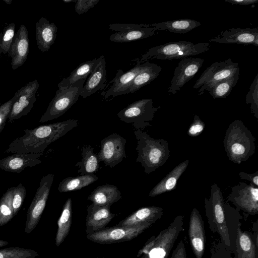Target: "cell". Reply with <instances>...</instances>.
I'll list each match as a JSON object with an SVG mask.
<instances>
[{"label": "cell", "mask_w": 258, "mask_h": 258, "mask_svg": "<svg viewBox=\"0 0 258 258\" xmlns=\"http://www.w3.org/2000/svg\"><path fill=\"white\" fill-rule=\"evenodd\" d=\"M78 124V120L69 119L25 130L24 134L13 141L5 153H43L49 145L64 136Z\"/></svg>", "instance_id": "cell-1"}, {"label": "cell", "mask_w": 258, "mask_h": 258, "mask_svg": "<svg viewBox=\"0 0 258 258\" xmlns=\"http://www.w3.org/2000/svg\"><path fill=\"white\" fill-rule=\"evenodd\" d=\"M134 134L137 140L136 150L138 153L136 161L141 163L145 173L149 174L168 160V143L164 139H154L140 129L136 130Z\"/></svg>", "instance_id": "cell-2"}, {"label": "cell", "mask_w": 258, "mask_h": 258, "mask_svg": "<svg viewBox=\"0 0 258 258\" xmlns=\"http://www.w3.org/2000/svg\"><path fill=\"white\" fill-rule=\"evenodd\" d=\"M255 138L243 122L236 119L227 129L223 141L229 160L240 164L248 160L255 153Z\"/></svg>", "instance_id": "cell-3"}, {"label": "cell", "mask_w": 258, "mask_h": 258, "mask_svg": "<svg viewBox=\"0 0 258 258\" xmlns=\"http://www.w3.org/2000/svg\"><path fill=\"white\" fill-rule=\"evenodd\" d=\"M206 216L211 230L216 231L222 242L231 246L230 237L227 225V214L233 208L224 201L221 190L216 183L211 185V195L205 199Z\"/></svg>", "instance_id": "cell-4"}, {"label": "cell", "mask_w": 258, "mask_h": 258, "mask_svg": "<svg viewBox=\"0 0 258 258\" xmlns=\"http://www.w3.org/2000/svg\"><path fill=\"white\" fill-rule=\"evenodd\" d=\"M210 47L208 42L194 44L185 40L168 42L149 48L136 62L143 63L153 58L169 60L182 59L206 52Z\"/></svg>", "instance_id": "cell-5"}, {"label": "cell", "mask_w": 258, "mask_h": 258, "mask_svg": "<svg viewBox=\"0 0 258 258\" xmlns=\"http://www.w3.org/2000/svg\"><path fill=\"white\" fill-rule=\"evenodd\" d=\"M86 80L77 82L68 88H58L39 122L56 119L66 113L78 101Z\"/></svg>", "instance_id": "cell-6"}, {"label": "cell", "mask_w": 258, "mask_h": 258, "mask_svg": "<svg viewBox=\"0 0 258 258\" xmlns=\"http://www.w3.org/2000/svg\"><path fill=\"white\" fill-rule=\"evenodd\" d=\"M160 108L153 106L151 99L137 100L118 112L117 116L122 121L131 123L136 130H143L151 126L149 121L153 119L155 113Z\"/></svg>", "instance_id": "cell-7"}, {"label": "cell", "mask_w": 258, "mask_h": 258, "mask_svg": "<svg viewBox=\"0 0 258 258\" xmlns=\"http://www.w3.org/2000/svg\"><path fill=\"white\" fill-rule=\"evenodd\" d=\"M53 179V174H48L41 178L27 212L24 229L26 234L33 231L39 223L45 209Z\"/></svg>", "instance_id": "cell-8"}, {"label": "cell", "mask_w": 258, "mask_h": 258, "mask_svg": "<svg viewBox=\"0 0 258 258\" xmlns=\"http://www.w3.org/2000/svg\"><path fill=\"white\" fill-rule=\"evenodd\" d=\"M238 71H239L238 63L233 62L231 58L215 62L206 69L193 88L195 89L200 88L198 93L201 95L216 83L231 76Z\"/></svg>", "instance_id": "cell-9"}, {"label": "cell", "mask_w": 258, "mask_h": 258, "mask_svg": "<svg viewBox=\"0 0 258 258\" xmlns=\"http://www.w3.org/2000/svg\"><path fill=\"white\" fill-rule=\"evenodd\" d=\"M183 225V216L176 217L167 228L160 232L152 248L141 258H168Z\"/></svg>", "instance_id": "cell-10"}, {"label": "cell", "mask_w": 258, "mask_h": 258, "mask_svg": "<svg viewBox=\"0 0 258 258\" xmlns=\"http://www.w3.org/2000/svg\"><path fill=\"white\" fill-rule=\"evenodd\" d=\"M152 225L143 224L131 227L114 226L87 234L89 240L100 244H112L130 241L137 237Z\"/></svg>", "instance_id": "cell-11"}, {"label": "cell", "mask_w": 258, "mask_h": 258, "mask_svg": "<svg viewBox=\"0 0 258 258\" xmlns=\"http://www.w3.org/2000/svg\"><path fill=\"white\" fill-rule=\"evenodd\" d=\"M126 142L124 138L116 133L103 139L97 154L99 162H103L105 166L110 168L119 164L127 157L125 152Z\"/></svg>", "instance_id": "cell-12"}, {"label": "cell", "mask_w": 258, "mask_h": 258, "mask_svg": "<svg viewBox=\"0 0 258 258\" xmlns=\"http://www.w3.org/2000/svg\"><path fill=\"white\" fill-rule=\"evenodd\" d=\"M39 86V84L36 79L27 83L15 93L14 95L15 99L8 117L9 123L30 112L36 100Z\"/></svg>", "instance_id": "cell-13"}, {"label": "cell", "mask_w": 258, "mask_h": 258, "mask_svg": "<svg viewBox=\"0 0 258 258\" xmlns=\"http://www.w3.org/2000/svg\"><path fill=\"white\" fill-rule=\"evenodd\" d=\"M228 199L237 209L250 215L258 213V188L250 183L239 182L232 186Z\"/></svg>", "instance_id": "cell-14"}, {"label": "cell", "mask_w": 258, "mask_h": 258, "mask_svg": "<svg viewBox=\"0 0 258 258\" xmlns=\"http://www.w3.org/2000/svg\"><path fill=\"white\" fill-rule=\"evenodd\" d=\"M204 60L199 57H186L181 59L175 68L171 85L168 88L169 95L177 93L190 80L202 67Z\"/></svg>", "instance_id": "cell-15"}, {"label": "cell", "mask_w": 258, "mask_h": 258, "mask_svg": "<svg viewBox=\"0 0 258 258\" xmlns=\"http://www.w3.org/2000/svg\"><path fill=\"white\" fill-rule=\"evenodd\" d=\"M209 41L224 44L258 46V28H233L221 32Z\"/></svg>", "instance_id": "cell-16"}, {"label": "cell", "mask_w": 258, "mask_h": 258, "mask_svg": "<svg viewBox=\"0 0 258 258\" xmlns=\"http://www.w3.org/2000/svg\"><path fill=\"white\" fill-rule=\"evenodd\" d=\"M29 51L28 32L25 25L22 24L15 34L8 51L11 58L13 70L21 67L26 60Z\"/></svg>", "instance_id": "cell-17"}, {"label": "cell", "mask_w": 258, "mask_h": 258, "mask_svg": "<svg viewBox=\"0 0 258 258\" xmlns=\"http://www.w3.org/2000/svg\"><path fill=\"white\" fill-rule=\"evenodd\" d=\"M145 62L140 63L137 62L135 66L125 73L121 69L118 70L115 77L109 82L110 87L101 95L104 98L112 97L128 93L129 88L138 73L144 67Z\"/></svg>", "instance_id": "cell-18"}, {"label": "cell", "mask_w": 258, "mask_h": 258, "mask_svg": "<svg viewBox=\"0 0 258 258\" xmlns=\"http://www.w3.org/2000/svg\"><path fill=\"white\" fill-rule=\"evenodd\" d=\"M188 235L196 258H203L205 247V231L203 220L196 208H193L190 214Z\"/></svg>", "instance_id": "cell-19"}, {"label": "cell", "mask_w": 258, "mask_h": 258, "mask_svg": "<svg viewBox=\"0 0 258 258\" xmlns=\"http://www.w3.org/2000/svg\"><path fill=\"white\" fill-rule=\"evenodd\" d=\"M86 234H89L105 228L116 215L110 211V206L101 207L91 204L87 206Z\"/></svg>", "instance_id": "cell-20"}, {"label": "cell", "mask_w": 258, "mask_h": 258, "mask_svg": "<svg viewBox=\"0 0 258 258\" xmlns=\"http://www.w3.org/2000/svg\"><path fill=\"white\" fill-rule=\"evenodd\" d=\"M41 154L14 153L0 159V169L6 171L20 173L27 167H32L41 163Z\"/></svg>", "instance_id": "cell-21"}, {"label": "cell", "mask_w": 258, "mask_h": 258, "mask_svg": "<svg viewBox=\"0 0 258 258\" xmlns=\"http://www.w3.org/2000/svg\"><path fill=\"white\" fill-rule=\"evenodd\" d=\"M99 60L92 73L87 79L80 96L86 98L97 91L102 90L106 86L107 71L104 56L99 57Z\"/></svg>", "instance_id": "cell-22"}, {"label": "cell", "mask_w": 258, "mask_h": 258, "mask_svg": "<svg viewBox=\"0 0 258 258\" xmlns=\"http://www.w3.org/2000/svg\"><path fill=\"white\" fill-rule=\"evenodd\" d=\"M163 214L161 207L148 206L142 207L120 221L116 226L131 227L143 224L152 225Z\"/></svg>", "instance_id": "cell-23"}, {"label": "cell", "mask_w": 258, "mask_h": 258, "mask_svg": "<svg viewBox=\"0 0 258 258\" xmlns=\"http://www.w3.org/2000/svg\"><path fill=\"white\" fill-rule=\"evenodd\" d=\"M57 28L45 17H41L36 24L35 36L38 49L42 52L48 51L54 43Z\"/></svg>", "instance_id": "cell-24"}, {"label": "cell", "mask_w": 258, "mask_h": 258, "mask_svg": "<svg viewBox=\"0 0 258 258\" xmlns=\"http://www.w3.org/2000/svg\"><path fill=\"white\" fill-rule=\"evenodd\" d=\"M122 198L121 192L117 186L105 184L97 186L88 196L87 200L96 205L110 206Z\"/></svg>", "instance_id": "cell-25"}, {"label": "cell", "mask_w": 258, "mask_h": 258, "mask_svg": "<svg viewBox=\"0 0 258 258\" xmlns=\"http://www.w3.org/2000/svg\"><path fill=\"white\" fill-rule=\"evenodd\" d=\"M188 164L189 160L186 159L175 166L152 188L149 194V197H154L174 190L176 187L178 180L185 171Z\"/></svg>", "instance_id": "cell-26"}, {"label": "cell", "mask_w": 258, "mask_h": 258, "mask_svg": "<svg viewBox=\"0 0 258 258\" xmlns=\"http://www.w3.org/2000/svg\"><path fill=\"white\" fill-rule=\"evenodd\" d=\"M162 70L161 67L155 63L145 61L144 67L138 73L132 83L128 93H133L155 80Z\"/></svg>", "instance_id": "cell-27"}, {"label": "cell", "mask_w": 258, "mask_h": 258, "mask_svg": "<svg viewBox=\"0 0 258 258\" xmlns=\"http://www.w3.org/2000/svg\"><path fill=\"white\" fill-rule=\"evenodd\" d=\"M201 23L198 21L184 19L165 22L149 24V27L155 28L157 31L167 30L170 32L185 34L200 26Z\"/></svg>", "instance_id": "cell-28"}, {"label": "cell", "mask_w": 258, "mask_h": 258, "mask_svg": "<svg viewBox=\"0 0 258 258\" xmlns=\"http://www.w3.org/2000/svg\"><path fill=\"white\" fill-rule=\"evenodd\" d=\"M99 57L81 63L67 78H64L58 84V88H68L77 82L86 80L92 73L99 60Z\"/></svg>", "instance_id": "cell-29"}, {"label": "cell", "mask_w": 258, "mask_h": 258, "mask_svg": "<svg viewBox=\"0 0 258 258\" xmlns=\"http://www.w3.org/2000/svg\"><path fill=\"white\" fill-rule=\"evenodd\" d=\"M72 219V202L69 198L63 205L62 210L57 220V230L55 242L56 246H59L64 240L70 231Z\"/></svg>", "instance_id": "cell-30"}, {"label": "cell", "mask_w": 258, "mask_h": 258, "mask_svg": "<svg viewBox=\"0 0 258 258\" xmlns=\"http://www.w3.org/2000/svg\"><path fill=\"white\" fill-rule=\"evenodd\" d=\"M93 150L94 148L90 145L82 147V160L75 164V166L79 167L77 172L81 175L94 174L98 171L99 162Z\"/></svg>", "instance_id": "cell-31"}, {"label": "cell", "mask_w": 258, "mask_h": 258, "mask_svg": "<svg viewBox=\"0 0 258 258\" xmlns=\"http://www.w3.org/2000/svg\"><path fill=\"white\" fill-rule=\"evenodd\" d=\"M154 27H145L124 31L117 32L110 36L112 42L124 43L150 37L156 33Z\"/></svg>", "instance_id": "cell-32"}, {"label": "cell", "mask_w": 258, "mask_h": 258, "mask_svg": "<svg viewBox=\"0 0 258 258\" xmlns=\"http://www.w3.org/2000/svg\"><path fill=\"white\" fill-rule=\"evenodd\" d=\"M98 179V177L94 174L68 177L59 182L57 189L61 193L79 190L93 183Z\"/></svg>", "instance_id": "cell-33"}, {"label": "cell", "mask_w": 258, "mask_h": 258, "mask_svg": "<svg viewBox=\"0 0 258 258\" xmlns=\"http://www.w3.org/2000/svg\"><path fill=\"white\" fill-rule=\"evenodd\" d=\"M236 245L238 258H255L256 246L250 236L237 228Z\"/></svg>", "instance_id": "cell-34"}, {"label": "cell", "mask_w": 258, "mask_h": 258, "mask_svg": "<svg viewBox=\"0 0 258 258\" xmlns=\"http://www.w3.org/2000/svg\"><path fill=\"white\" fill-rule=\"evenodd\" d=\"M239 74L238 71L231 76L216 83L207 91L214 99L225 98L238 82Z\"/></svg>", "instance_id": "cell-35"}, {"label": "cell", "mask_w": 258, "mask_h": 258, "mask_svg": "<svg viewBox=\"0 0 258 258\" xmlns=\"http://www.w3.org/2000/svg\"><path fill=\"white\" fill-rule=\"evenodd\" d=\"M13 188H9L0 199V227L8 223L14 217L12 207Z\"/></svg>", "instance_id": "cell-36"}, {"label": "cell", "mask_w": 258, "mask_h": 258, "mask_svg": "<svg viewBox=\"0 0 258 258\" xmlns=\"http://www.w3.org/2000/svg\"><path fill=\"white\" fill-rule=\"evenodd\" d=\"M38 255V252L33 249L19 246L0 249V258H36Z\"/></svg>", "instance_id": "cell-37"}, {"label": "cell", "mask_w": 258, "mask_h": 258, "mask_svg": "<svg viewBox=\"0 0 258 258\" xmlns=\"http://www.w3.org/2000/svg\"><path fill=\"white\" fill-rule=\"evenodd\" d=\"M245 101L246 104H250L251 112L258 119V74L250 86Z\"/></svg>", "instance_id": "cell-38"}, {"label": "cell", "mask_w": 258, "mask_h": 258, "mask_svg": "<svg viewBox=\"0 0 258 258\" xmlns=\"http://www.w3.org/2000/svg\"><path fill=\"white\" fill-rule=\"evenodd\" d=\"M15 24L11 23L6 26L0 34L1 53L6 54L8 52L15 35Z\"/></svg>", "instance_id": "cell-39"}, {"label": "cell", "mask_w": 258, "mask_h": 258, "mask_svg": "<svg viewBox=\"0 0 258 258\" xmlns=\"http://www.w3.org/2000/svg\"><path fill=\"white\" fill-rule=\"evenodd\" d=\"M26 195V189L22 183L14 187L12 193V207L14 216L20 210Z\"/></svg>", "instance_id": "cell-40"}, {"label": "cell", "mask_w": 258, "mask_h": 258, "mask_svg": "<svg viewBox=\"0 0 258 258\" xmlns=\"http://www.w3.org/2000/svg\"><path fill=\"white\" fill-rule=\"evenodd\" d=\"M205 126V123L200 118L199 116L195 115L194 121L187 130V135L191 137H197L202 133Z\"/></svg>", "instance_id": "cell-41"}, {"label": "cell", "mask_w": 258, "mask_h": 258, "mask_svg": "<svg viewBox=\"0 0 258 258\" xmlns=\"http://www.w3.org/2000/svg\"><path fill=\"white\" fill-rule=\"evenodd\" d=\"M15 98L13 96L0 106V133L3 130L6 125V121L8 119L9 114L11 110Z\"/></svg>", "instance_id": "cell-42"}, {"label": "cell", "mask_w": 258, "mask_h": 258, "mask_svg": "<svg viewBox=\"0 0 258 258\" xmlns=\"http://www.w3.org/2000/svg\"><path fill=\"white\" fill-rule=\"evenodd\" d=\"M99 2L98 0H77L75 6V11L79 15L85 13Z\"/></svg>", "instance_id": "cell-43"}, {"label": "cell", "mask_w": 258, "mask_h": 258, "mask_svg": "<svg viewBox=\"0 0 258 258\" xmlns=\"http://www.w3.org/2000/svg\"><path fill=\"white\" fill-rule=\"evenodd\" d=\"M109 29L117 32L124 31L135 28L149 27V24H110Z\"/></svg>", "instance_id": "cell-44"}, {"label": "cell", "mask_w": 258, "mask_h": 258, "mask_svg": "<svg viewBox=\"0 0 258 258\" xmlns=\"http://www.w3.org/2000/svg\"><path fill=\"white\" fill-rule=\"evenodd\" d=\"M170 258H187L185 246L182 240L179 242Z\"/></svg>", "instance_id": "cell-45"}, {"label": "cell", "mask_w": 258, "mask_h": 258, "mask_svg": "<svg viewBox=\"0 0 258 258\" xmlns=\"http://www.w3.org/2000/svg\"><path fill=\"white\" fill-rule=\"evenodd\" d=\"M156 237L155 235H153L146 242L144 246L138 251L137 255L138 257L147 254L150 251L155 244Z\"/></svg>", "instance_id": "cell-46"}, {"label": "cell", "mask_w": 258, "mask_h": 258, "mask_svg": "<svg viewBox=\"0 0 258 258\" xmlns=\"http://www.w3.org/2000/svg\"><path fill=\"white\" fill-rule=\"evenodd\" d=\"M239 176L241 179L250 181V183L255 186H258V171L252 174H249L241 171L239 173Z\"/></svg>", "instance_id": "cell-47"}, {"label": "cell", "mask_w": 258, "mask_h": 258, "mask_svg": "<svg viewBox=\"0 0 258 258\" xmlns=\"http://www.w3.org/2000/svg\"><path fill=\"white\" fill-rule=\"evenodd\" d=\"M225 2L229 3L231 5L247 6L256 4L258 2V0H225Z\"/></svg>", "instance_id": "cell-48"}, {"label": "cell", "mask_w": 258, "mask_h": 258, "mask_svg": "<svg viewBox=\"0 0 258 258\" xmlns=\"http://www.w3.org/2000/svg\"><path fill=\"white\" fill-rule=\"evenodd\" d=\"M9 242L0 239V247L6 246L9 244Z\"/></svg>", "instance_id": "cell-49"}, {"label": "cell", "mask_w": 258, "mask_h": 258, "mask_svg": "<svg viewBox=\"0 0 258 258\" xmlns=\"http://www.w3.org/2000/svg\"><path fill=\"white\" fill-rule=\"evenodd\" d=\"M77 0H63V2L64 3H71V2H77Z\"/></svg>", "instance_id": "cell-50"}, {"label": "cell", "mask_w": 258, "mask_h": 258, "mask_svg": "<svg viewBox=\"0 0 258 258\" xmlns=\"http://www.w3.org/2000/svg\"><path fill=\"white\" fill-rule=\"evenodd\" d=\"M3 1L7 5H11L12 2V0H3Z\"/></svg>", "instance_id": "cell-51"}, {"label": "cell", "mask_w": 258, "mask_h": 258, "mask_svg": "<svg viewBox=\"0 0 258 258\" xmlns=\"http://www.w3.org/2000/svg\"><path fill=\"white\" fill-rule=\"evenodd\" d=\"M93 258H103V257H93Z\"/></svg>", "instance_id": "cell-52"}, {"label": "cell", "mask_w": 258, "mask_h": 258, "mask_svg": "<svg viewBox=\"0 0 258 258\" xmlns=\"http://www.w3.org/2000/svg\"><path fill=\"white\" fill-rule=\"evenodd\" d=\"M0 53H1V46H0Z\"/></svg>", "instance_id": "cell-53"}, {"label": "cell", "mask_w": 258, "mask_h": 258, "mask_svg": "<svg viewBox=\"0 0 258 258\" xmlns=\"http://www.w3.org/2000/svg\"><path fill=\"white\" fill-rule=\"evenodd\" d=\"M1 103H0V106H1Z\"/></svg>", "instance_id": "cell-54"}]
</instances>
